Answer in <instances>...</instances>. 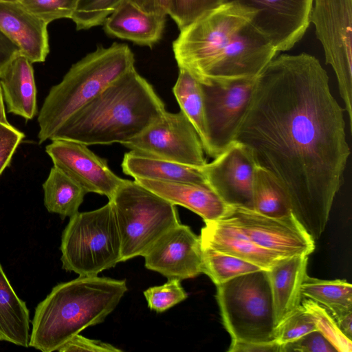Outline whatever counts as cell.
<instances>
[{"label": "cell", "instance_id": "cell-1", "mask_svg": "<svg viewBox=\"0 0 352 352\" xmlns=\"http://www.w3.org/2000/svg\"><path fill=\"white\" fill-rule=\"evenodd\" d=\"M344 111L315 56L282 54L256 77L234 138L278 182L314 240L325 229L350 155Z\"/></svg>", "mask_w": 352, "mask_h": 352}, {"label": "cell", "instance_id": "cell-2", "mask_svg": "<svg viewBox=\"0 0 352 352\" xmlns=\"http://www.w3.org/2000/svg\"><path fill=\"white\" fill-rule=\"evenodd\" d=\"M165 104L135 67L74 113L50 139L87 146L128 142L164 112Z\"/></svg>", "mask_w": 352, "mask_h": 352}, {"label": "cell", "instance_id": "cell-3", "mask_svg": "<svg viewBox=\"0 0 352 352\" xmlns=\"http://www.w3.org/2000/svg\"><path fill=\"white\" fill-rule=\"evenodd\" d=\"M127 290L125 280L98 276L56 285L36 307L29 346L57 351L85 328L102 322Z\"/></svg>", "mask_w": 352, "mask_h": 352}, {"label": "cell", "instance_id": "cell-4", "mask_svg": "<svg viewBox=\"0 0 352 352\" xmlns=\"http://www.w3.org/2000/svg\"><path fill=\"white\" fill-rule=\"evenodd\" d=\"M128 45L114 43L97 49L74 63L49 91L38 112V142L50 140L74 113L104 88L135 67Z\"/></svg>", "mask_w": 352, "mask_h": 352}, {"label": "cell", "instance_id": "cell-5", "mask_svg": "<svg viewBox=\"0 0 352 352\" xmlns=\"http://www.w3.org/2000/svg\"><path fill=\"white\" fill-rule=\"evenodd\" d=\"M254 14L227 1L201 15L181 30L173 43L179 68L188 72L201 84L214 83L230 44Z\"/></svg>", "mask_w": 352, "mask_h": 352}, {"label": "cell", "instance_id": "cell-6", "mask_svg": "<svg viewBox=\"0 0 352 352\" xmlns=\"http://www.w3.org/2000/svg\"><path fill=\"white\" fill-rule=\"evenodd\" d=\"M62 267L81 276H97L121 262V240L111 201L69 217L61 238Z\"/></svg>", "mask_w": 352, "mask_h": 352}, {"label": "cell", "instance_id": "cell-7", "mask_svg": "<svg viewBox=\"0 0 352 352\" xmlns=\"http://www.w3.org/2000/svg\"><path fill=\"white\" fill-rule=\"evenodd\" d=\"M121 240V262L142 256L180 223L175 206L138 182L126 179L109 200Z\"/></svg>", "mask_w": 352, "mask_h": 352}, {"label": "cell", "instance_id": "cell-8", "mask_svg": "<svg viewBox=\"0 0 352 352\" xmlns=\"http://www.w3.org/2000/svg\"><path fill=\"white\" fill-rule=\"evenodd\" d=\"M217 300L232 340H276L273 302L267 271L241 275L217 285Z\"/></svg>", "mask_w": 352, "mask_h": 352}, {"label": "cell", "instance_id": "cell-9", "mask_svg": "<svg viewBox=\"0 0 352 352\" xmlns=\"http://www.w3.org/2000/svg\"><path fill=\"white\" fill-rule=\"evenodd\" d=\"M309 20L336 75L351 130L352 0H314Z\"/></svg>", "mask_w": 352, "mask_h": 352}, {"label": "cell", "instance_id": "cell-10", "mask_svg": "<svg viewBox=\"0 0 352 352\" xmlns=\"http://www.w3.org/2000/svg\"><path fill=\"white\" fill-rule=\"evenodd\" d=\"M255 78L201 84L207 142L204 152L216 157L233 141L246 111Z\"/></svg>", "mask_w": 352, "mask_h": 352}, {"label": "cell", "instance_id": "cell-11", "mask_svg": "<svg viewBox=\"0 0 352 352\" xmlns=\"http://www.w3.org/2000/svg\"><path fill=\"white\" fill-rule=\"evenodd\" d=\"M122 144L130 151L186 165L207 163L200 138L182 111H166L142 133Z\"/></svg>", "mask_w": 352, "mask_h": 352}, {"label": "cell", "instance_id": "cell-12", "mask_svg": "<svg viewBox=\"0 0 352 352\" xmlns=\"http://www.w3.org/2000/svg\"><path fill=\"white\" fill-rule=\"evenodd\" d=\"M221 219L238 227L258 245L285 258L309 256L315 249V240L293 213L274 217L230 206Z\"/></svg>", "mask_w": 352, "mask_h": 352}, {"label": "cell", "instance_id": "cell-13", "mask_svg": "<svg viewBox=\"0 0 352 352\" xmlns=\"http://www.w3.org/2000/svg\"><path fill=\"white\" fill-rule=\"evenodd\" d=\"M314 0H228L253 11L250 24L277 52L291 49L310 23Z\"/></svg>", "mask_w": 352, "mask_h": 352}, {"label": "cell", "instance_id": "cell-14", "mask_svg": "<svg viewBox=\"0 0 352 352\" xmlns=\"http://www.w3.org/2000/svg\"><path fill=\"white\" fill-rule=\"evenodd\" d=\"M45 147L54 166L60 168L88 192L104 195L110 200L125 182L108 166L105 159L87 145L65 139H52Z\"/></svg>", "mask_w": 352, "mask_h": 352}, {"label": "cell", "instance_id": "cell-15", "mask_svg": "<svg viewBox=\"0 0 352 352\" xmlns=\"http://www.w3.org/2000/svg\"><path fill=\"white\" fill-rule=\"evenodd\" d=\"M256 166L249 149L233 141L202 168L207 184L226 204L253 210L252 183Z\"/></svg>", "mask_w": 352, "mask_h": 352}, {"label": "cell", "instance_id": "cell-16", "mask_svg": "<svg viewBox=\"0 0 352 352\" xmlns=\"http://www.w3.org/2000/svg\"><path fill=\"white\" fill-rule=\"evenodd\" d=\"M145 267L168 279L180 280L201 274L200 237L179 223L162 235L144 255Z\"/></svg>", "mask_w": 352, "mask_h": 352}, {"label": "cell", "instance_id": "cell-17", "mask_svg": "<svg viewBox=\"0 0 352 352\" xmlns=\"http://www.w3.org/2000/svg\"><path fill=\"white\" fill-rule=\"evenodd\" d=\"M47 25L19 1L0 0V30L32 63L44 62L49 53Z\"/></svg>", "mask_w": 352, "mask_h": 352}, {"label": "cell", "instance_id": "cell-18", "mask_svg": "<svg viewBox=\"0 0 352 352\" xmlns=\"http://www.w3.org/2000/svg\"><path fill=\"white\" fill-rule=\"evenodd\" d=\"M199 237L203 248L245 260L264 270L286 258L258 245L238 227L223 219L205 221Z\"/></svg>", "mask_w": 352, "mask_h": 352}, {"label": "cell", "instance_id": "cell-19", "mask_svg": "<svg viewBox=\"0 0 352 352\" xmlns=\"http://www.w3.org/2000/svg\"><path fill=\"white\" fill-rule=\"evenodd\" d=\"M136 182L173 205L183 206L204 221L222 218L230 207L207 184L135 179Z\"/></svg>", "mask_w": 352, "mask_h": 352}, {"label": "cell", "instance_id": "cell-20", "mask_svg": "<svg viewBox=\"0 0 352 352\" xmlns=\"http://www.w3.org/2000/svg\"><path fill=\"white\" fill-rule=\"evenodd\" d=\"M166 16L141 10L125 0L104 21L107 34L151 47L162 37Z\"/></svg>", "mask_w": 352, "mask_h": 352}, {"label": "cell", "instance_id": "cell-21", "mask_svg": "<svg viewBox=\"0 0 352 352\" xmlns=\"http://www.w3.org/2000/svg\"><path fill=\"white\" fill-rule=\"evenodd\" d=\"M307 262L308 256H296L284 258L266 270L276 327L301 304V285Z\"/></svg>", "mask_w": 352, "mask_h": 352}, {"label": "cell", "instance_id": "cell-22", "mask_svg": "<svg viewBox=\"0 0 352 352\" xmlns=\"http://www.w3.org/2000/svg\"><path fill=\"white\" fill-rule=\"evenodd\" d=\"M32 63L20 52L0 74L8 111L32 120L37 113L36 88Z\"/></svg>", "mask_w": 352, "mask_h": 352}, {"label": "cell", "instance_id": "cell-23", "mask_svg": "<svg viewBox=\"0 0 352 352\" xmlns=\"http://www.w3.org/2000/svg\"><path fill=\"white\" fill-rule=\"evenodd\" d=\"M121 166L123 173L134 179L207 184L202 166L186 165L138 151L126 153Z\"/></svg>", "mask_w": 352, "mask_h": 352}, {"label": "cell", "instance_id": "cell-24", "mask_svg": "<svg viewBox=\"0 0 352 352\" xmlns=\"http://www.w3.org/2000/svg\"><path fill=\"white\" fill-rule=\"evenodd\" d=\"M29 331V310L15 293L0 264V340L28 347Z\"/></svg>", "mask_w": 352, "mask_h": 352}, {"label": "cell", "instance_id": "cell-25", "mask_svg": "<svg viewBox=\"0 0 352 352\" xmlns=\"http://www.w3.org/2000/svg\"><path fill=\"white\" fill-rule=\"evenodd\" d=\"M43 188L44 205L47 211L58 214L62 218L78 213L87 193L79 184L55 166L50 169Z\"/></svg>", "mask_w": 352, "mask_h": 352}, {"label": "cell", "instance_id": "cell-26", "mask_svg": "<svg viewBox=\"0 0 352 352\" xmlns=\"http://www.w3.org/2000/svg\"><path fill=\"white\" fill-rule=\"evenodd\" d=\"M301 295L322 306L333 319L352 311V285L345 280H322L306 274Z\"/></svg>", "mask_w": 352, "mask_h": 352}, {"label": "cell", "instance_id": "cell-27", "mask_svg": "<svg viewBox=\"0 0 352 352\" xmlns=\"http://www.w3.org/2000/svg\"><path fill=\"white\" fill-rule=\"evenodd\" d=\"M253 210L264 215L280 217L292 212L288 197L274 177L256 166L252 183Z\"/></svg>", "mask_w": 352, "mask_h": 352}, {"label": "cell", "instance_id": "cell-28", "mask_svg": "<svg viewBox=\"0 0 352 352\" xmlns=\"http://www.w3.org/2000/svg\"><path fill=\"white\" fill-rule=\"evenodd\" d=\"M173 92L180 111L186 115L197 132L204 150L207 135L201 83L188 72L179 69Z\"/></svg>", "mask_w": 352, "mask_h": 352}, {"label": "cell", "instance_id": "cell-29", "mask_svg": "<svg viewBox=\"0 0 352 352\" xmlns=\"http://www.w3.org/2000/svg\"><path fill=\"white\" fill-rule=\"evenodd\" d=\"M261 270L259 266L245 260L202 247L201 273L206 274L216 285Z\"/></svg>", "mask_w": 352, "mask_h": 352}, {"label": "cell", "instance_id": "cell-30", "mask_svg": "<svg viewBox=\"0 0 352 352\" xmlns=\"http://www.w3.org/2000/svg\"><path fill=\"white\" fill-rule=\"evenodd\" d=\"M301 305L311 316L316 329L333 346L338 352H351V340L339 329L335 320L325 308L316 302L302 298Z\"/></svg>", "mask_w": 352, "mask_h": 352}, {"label": "cell", "instance_id": "cell-31", "mask_svg": "<svg viewBox=\"0 0 352 352\" xmlns=\"http://www.w3.org/2000/svg\"><path fill=\"white\" fill-rule=\"evenodd\" d=\"M125 0H78L71 16L77 30H87L104 24Z\"/></svg>", "mask_w": 352, "mask_h": 352}, {"label": "cell", "instance_id": "cell-32", "mask_svg": "<svg viewBox=\"0 0 352 352\" xmlns=\"http://www.w3.org/2000/svg\"><path fill=\"white\" fill-rule=\"evenodd\" d=\"M316 329L311 316L300 304L275 327L274 338L283 345Z\"/></svg>", "mask_w": 352, "mask_h": 352}, {"label": "cell", "instance_id": "cell-33", "mask_svg": "<svg viewBox=\"0 0 352 352\" xmlns=\"http://www.w3.org/2000/svg\"><path fill=\"white\" fill-rule=\"evenodd\" d=\"M180 280L168 279V281L158 286L148 288L144 292V297L150 309L161 313L188 298V294L182 287Z\"/></svg>", "mask_w": 352, "mask_h": 352}, {"label": "cell", "instance_id": "cell-34", "mask_svg": "<svg viewBox=\"0 0 352 352\" xmlns=\"http://www.w3.org/2000/svg\"><path fill=\"white\" fill-rule=\"evenodd\" d=\"M227 1L228 0H169L168 15L181 30L203 14Z\"/></svg>", "mask_w": 352, "mask_h": 352}, {"label": "cell", "instance_id": "cell-35", "mask_svg": "<svg viewBox=\"0 0 352 352\" xmlns=\"http://www.w3.org/2000/svg\"><path fill=\"white\" fill-rule=\"evenodd\" d=\"M78 0H19L30 12L45 23L63 18H69Z\"/></svg>", "mask_w": 352, "mask_h": 352}, {"label": "cell", "instance_id": "cell-36", "mask_svg": "<svg viewBox=\"0 0 352 352\" xmlns=\"http://www.w3.org/2000/svg\"><path fill=\"white\" fill-rule=\"evenodd\" d=\"M336 352L333 346L318 330L312 331L296 340L281 345L280 352Z\"/></svg>", "mask_w": 352, "mask_h": 352}, {"label": "cell", "instance_id": "cell-37", "mask_svg": "<svg viewBox=\"0 0 352 352\" xmlns=\"http://www.w3.org/2000/svg\"><path fill=\"white\" fill-rule=\"evenodd\" d=\"M25 135L10 124L0 122V175L9 166Z\"/></svg>", "mask_w": 352, "mask_h": 352}, {"label": "cell", "instance_id": "cell-38", "mask_svg": "<svg viewBox=\"0 0 352 352\" xmlns=\"http://www.w3.org/2000/svg\"><path fill=\"white\" fill-rule=\"evenodd\" d=\"M59 352H121L122 350L111 344L100 340L89 339L76 334L58 349Z\"/></svg>", "mask_w": 352, "mask_h": 352}, {"label": "cell", "instance_id": "cell-39", "mask_svg": "<svg viewBox=\"0 0 352 352\" xmlns=\"http://www.w3.org/2000/svg\"><path fill=\"white\" fill-rule=\"evenodd\" d=\"M228 352H280L281 345L276 341L267 342H245L232 340Z\"/></svg>", "mask_w": 352, "mask_h": 352}, {"label": "cell", "instance_id": "cell-40", "mask_svg": "<svg viewBox=\"0 0 352 352\" xmlns=\"http://www.w3.org/2000/svg\"><path fill=\"white\" fill-rule=\"evenodd\" d=\"M19 52L18 45L0 30V74Z\"/></svg>", "mask_w": 352, "mask_h": 352}, {"label": "cell", "instance_id": "cell-41", "mask_svg": "<svg viewBox=\"0 0 352 352\" xmlns=\"http://www.w3.org/2000/svg\"><path fill=\"white\" fill-rule=\"evenodd\" d=\"M143 11L167 16L169 8V0H133Z\"/></svg>", "mask_w": 352, "mask_h": 352}, {"label": "cell", "instance_id": "cell-42", "mask_svg": "<svg viewBox=\"0 0 352 352\" xmlns=\"http://www.w3.org/2000/svg\"><path fill=\"white\" fill-rule=\"evenodd\" d=\"M341 331L350 340L352 339V311L334 318Z\"/></svg>", "mask_w": 352, "mask_h": 352}, {"label": "cell", "instance_id": "cell-43", "mask_svg": "<svg viewBox=\"0 0 352 352\" xmlns=\"http://www.w3.org/2000/svg\"><path fill=\"white\" fill-rule=\"evenodd\" d=\"M0 122L9 124L10 122H8L6 113L5 110V105H4V98L3 96V92L1 89V87L0 85Z\"/></svg>", "mask_w": 352, "mask_h": 352}, {"label": "cell", "instance_id": "cell-44", "mask_svg": "<svg viewBox=\"0 0 352 352\" xmlns=\"http://www.w3.org/2000/svg\"><path fill=\"white\" fill-rule=\"evenodd\" d=\"M10 1H19V0H10Z\"/></svg>", "mask_w": 352, "mask_h": 352}]
</instances>
